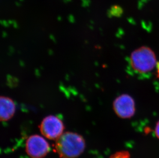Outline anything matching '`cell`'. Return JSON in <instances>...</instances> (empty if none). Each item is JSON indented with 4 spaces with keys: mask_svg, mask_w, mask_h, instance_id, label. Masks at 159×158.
Here are the masks:
<instances>
[{
    "mask_svg": "<svg viewBox=\"0 0 159 158\" xmlns=\"http://www.w3.org/2000/svg\"><path fill=\"white\" fill-rule=\"evenodd\" d=\"M86 142L84 138L76 133H63L56 141L55 149L61 158H76L84 151Z\"/></svg>",
    "mask_w": 159,
    "mask_h": 158,
    "instance_id": "1",
    "label": "cell"
},
{
    "mask_svg": "<svg viewBox=\"0 0 159 158\" xmlns=\"http://www.w3.org/2000/svg\"><path fill=\"white\" fill-rule=\"evenodd\" d=\"M130 63L134 70L141 73L151 72L157 65L155 53L146 46L141 47L132 52Z\"/></svg>",
    "mask_w": 159,
    "mask_h": 158,
    "instance_id": "2",
    "label": "cell"
},
{
    "mask_svg": "<svg viewBox=\"0 0 159 158\" xmlns=\"http://www.w3.org/2000/svg\"><path fill=\"white\" fill-rule=\"evenodd\" d=\"M64 129L63 122L55 116H48L45 117L40 126L42 135L52 140H57L63 134Z\"/></svg>",
    "mask_w": 159,
    "mask_h": 158,
    "instance_id": "3",
    "label": "cell"
},
{
    "mask_svg": "<svg viewBox=\"0 0 159 158\" xmlns=\"http://www.w3.org/2000/svg\"><path fill=\"white\" fill-rule=\"evenodd\" d=\"M50 149L48 142L38 134L30 136L26 141V152L32 158H43L49 153Z\"/></svg>",
    "mask_w": 159,
    "mask_h": 158,
    "instance_id": "4",
    "label": "cell"
},
{
    "mask_svg": "<svg viewBox=\"0 0 159 158\" xmlns=\"http://www.w3.org/2000/svg\"><path fill=\"white\" fill-rule=\"evenodd\" d=\"M113 108L116 114L120 118L129 119L135 113V102L130 95L122 94L114 100Z\"/></svg>",
    "mask_w": 159,
    "mask_h": 158,
    "instance_id": "5",
    "label": "cell"
},
{
    "mask_svg": "<svg viewBox=\"0 0 159 158\" xmlns=\"http://www.w3.org/2000/svg\"><path fill=\"white\" fill-rule=\"evenodd\" d=\"M0 118L2 121L11 119L16 111V105L11 99L7 97H1L0 99Z\"/></svg>",
    "mask_w": 159,
    "mask_h": 158,
    "instance_id": "6",
    "label": "cell"
},
{
    "mask_svg": "<svg viewBox=\"0 0 159 158\" xmlns=\"http://www.w3.org/2000/svg\"><path fill=\"white\" fill-rule=\"evenodd\" d=\"M110 158H130V155L128 151H122L113 154Z\"/></svg>",
    "mask_w": 159,
    "mask_h": 158,
    "instance_id": "7",
    "label": "cell"
},
{
    "mask_svg": "<svg viewBox=\"0 0 159 158\" xmlns=\"http://www.w3.org/2000/svg\"><path fill=\"white\" fill-rule=\"evenodd\" d=\"M155 134L157 137L159 139V121L157 123L156 127H155Z\"/></svg>",
    "mask_w": 159,
    "mask_h": 158,
    "instance_id": "8",
    "label": "cell"
},
{
    "mask_svg": "<svg viewBox=\"0 0 159 158\" xmlns=\"http://www.w3.org/2000/svg\"><path fill=\"white\" fill-rule=\"evenodd\" d=\"M158 67H158V76H159V66H158Z\"/></svg>",
    "mask_w": 159,
    "mask_h": 158,
    "instance_id": "9",
    "label": "cell"
}]
</instances>
